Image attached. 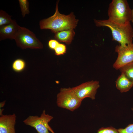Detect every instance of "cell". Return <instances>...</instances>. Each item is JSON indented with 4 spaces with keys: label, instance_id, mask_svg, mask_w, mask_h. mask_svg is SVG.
<instances>
[{
    "label": "cell",
    "instance_id": "1",
    "mask_svg": "<svg viewBox=\"0 0 133 133\" xmlns=\"http://www.w3.org/2000/svg\"><path fill=\"white\" fill-rule=\"evenodd\" d=\"M59 2V0L57 1L55 11L54 15L40 21L39 24L41 29H49L55 33L64 30L75 28L78 20L75 18L73 12L67 15L60 14L58 10Z\"/></svg>",
    "mask_w": 133,
    "mask_h": 133
},
{
    "label": "cell",
    "instance_id": "2",
    "mask_svg": "<svg viewBox=\"0 0 133 133\" xmlns=\"http://www.w3.org/2000/svg\"><path fill=\"white\" fill-rule=\"evenodd\" d=\"M98 27H106L111 30L112 40L118 42L120 45L125 46L133 43V29L131 23L126 24L116 23L108 19H94Z\"/></svg>",
    "mask_w": 133,
    "mask_h": 133
},
{
    "label": "cell",
    "instance_id": "3",
    "mask_svg": "<svg viewBox=\"0 0 133 133\" xmlns=\"http://www.w3.org/2000/svg\"><path fill=\"white\" fill-rule=\"evenodd\" d=\"M131 10L126 0H113L108 11V19L121 24L130 23Z\"/></svg>",
    "mask_w": 133,
    "mask_h": 133
},
{
    "label": "cell",
    "instance_id": "4",
    "mask_svg": "<svg viewBox=\"0 0 133 133\" xmlns=\"http://www.w3.org/2000/svg\"><path fill=\"white\" fill-rule=\"evenodd\" d=\"M17 45L22 49H40L43 45L34 33L29 29L19 26L14 38Z\"/></svg>",
    "mask_w": 133,
    "mask_h": 133
},
{
    "label": "cell",
    "instance_id": "5",
    "mask_svg": "<svg viewBox=\"0 0 133 133\" xmlns=\"http://www.w3.org/2000/svg\"><path fill=\"white\" fill-rule=\"evenodd\" d=\"M82 101L77 97L72 88H61L57 96L59 107L73 111L80 106Z\"/></svg>",
    "mask_w": 133,
    "mask_h": 133
},
{
    "label": "cell",
    "instance_id": "6",
    "mask_svg": "<svg viewBox=\"0 0 133 133\" xmlns=\"http://www.w3.org/2000/svg\"><path fill=\"white\" fill-rule=\"evenodd\" d=\"M53 117L46 114L45 110L43 111L41 116H30L23 122L26 125L34 128L38 133H55L49 125V123Z\"/></svg>",
    "mask_w": 133,
    "mask_h": 133
},
{
    "label": "cell",
    "instance_id": "7",
    "mask_svg": "<svg viewBox=\"0 0 133 133\" xmlns=\"http://www.w3.org/2000/svg\"><path fill=\"white\" fill-rule=\"evenodd\" d=\"M100 87L98 81L92 80L83 83L72 88L77 97L82 101L87 98L94 100L97 90Z\"/></svg>",
    "mask_w": 133,
    "mask_h": 133
},
{
    "label": "cell",
    "instance_id": "8",
    "mask_svg": "<svg viewBox=\"0 0 133 133\" xmlns=\"http://www.w3.org/2000/svg\"><path fill=\"white\" fill-rule=\"evenodd\" d=\"M115 51L118 56L113 67L118 70L128 64L133 62V43L125 46H116Z\"/></svg>",
    "mask_w": 133,
    "mask_h": 133
},
{
    "label": "cell",
    "instance_id": "9",
    "mask_svg": "<svg viewBox=\"0 0 133 133\" xmlns=\"http://www.w3.org/2000/svg\"><path fill=\"white\" fill-rule=\"evenodd\" d=\"M16 120L15 114L1 115L0 117V133H16Z\"/></svg>",
    "mask_w": 133,
    "mask_h": 133
},
{
    "label": "cell",
    "instance_id": "10",
    "mask_svg": "<svg viewBox=\"0 0 133 133\" xmlns=\"http://www.w3.org/2000/svg\"><path fill=\"white\" fill-rule=\"evenodd\" d=\"M19 26L15 20L11 23L0 27V41L6 39H14Z\"/></svg>",
    "mask_w": 133,
    "mask_h": 133
},
{
    "label": "cell",
    "instance_id": "11",
    "mask_svg": "<svg viewBox=\"0 0 133 133\" xmlns=\"http://www.w3.org/2000/svg\"><path fill=\"white\" fill-rule=\"evenodd\" d=\"M117 88L121 92L129 91L133 86V82L130 80L123 74L121 73L116 81Z\"/></svg>",
    "mask_w": 133,
    "mask_h": 133
},
{
    "label": "cell",
    "instance_id": "12",
    "mask_svg": "<svg viewBox=\"0 0 133 133\" xmlns=\"http://www.w3.org/2000/svg\"><path fill=\"white\" fill-rule=\"evenodd\" d=\"M54 33V37L57 40L69 45L71 43L75 33L73 29H70Z\"/></svg>",
    "mask_w": 133,
    "mask_h": 133
},
{
    "label": "cell",
    "instance_id": "13",
    "mask_svg": "<svg viewBox=\"0 0 133 133\" xmlns=\"http://www.w3.org/2000/svg\"><path fill=\"white\" fill-rule=\"evenodd\" d=\"M119 70L121 73L124 74L130 80L133 82V62L123 66Z\"/></svg>",
    "mask_w": 133,
    "mask_h": 133
},
{
    "label": "cell",
    "instance_id": "14",
    "mask_svg": "<svg viewBox=\"0 0 133 133\" xmlns=\"http://www.w3.org/2000/svg\"><path fill=\"white\" fill-rule=\"evenodd\" d=\"M13 20L11 19V16L5 12L0 10V27L11 23Z\"/></svg>",
    "mask_w": 133,
    "mask_h": 133
},
{
    "label": "cell",
    "instance_id": "15",
    "mask_svg": "<svg viewBox=\"0 0 133 133\" xmlns=\"http://www.w3.org/2000/svg\"><path fill=\"white\" fill-rule=\"evenodd\" d=\"M26 63L24 61L21 59H17L13 62L12 68L15 71L19 72L22 71L25 68Z\"/></svg>",
    "mask_w": 133,
    "mask_h": 133
},
{
    "label": "cell",
    "instance_id": "16",
    "mask_svg": "<svg viewBox=\"0 0 133 133\" xmlns=\"http://www.w3.org/2000/svg\"><path fill=\"white\" fill-rule=\"evenodd\" d=\"M18 1L22 16L24 17L30 13L29 1L27 0H19Z\"/></svg>",
    "mask_w": 133,
    "mask_h": 133
},
{
    "label": "cell",
    "instance_id": "17",
    "mask_svg": "<svg viewBox=\"0 0 133 133\" xmlns=\"http://www.w3.org/2000/svg\"><path fill=\"white\" fill-rule=\"evenodd\" d=\"M54 50L55 54L59 56L64 54L66 52V48L64 44L59 43Z\"/></svg>",
    "mask_w": 133,
    "mask_h": 133
},
{
    "label": "cell",
    "instance_id": "18",
    "mask_svg": "<svg viewBox=\"0 0 133 133\" xmlns=\"http://www.w3.org/2000/svg\"><path fill=\"white\" fill-rule=\"evenodd\" d=\"M97 133H119L117 129L112 127H102L99 129Z\"/></svg>",
    "mask_w": 133,
    "mask_h": 133
},
{
    "label": "cell",
    "instance_id": "19",
    "mask_svg": "<svg viewBox=\"0 0 133 133\" xmlns=\"http://www.w3.org/2000/svg\"><path fill=\"white\" fill-rule=\"evenodd\" d=\"M117 130L119 133H133V124H130L125 128Z\"/></svg>",
    "mask_w": 133,
    "mask_h": 133
},
{
    "label": "cell",
    "instance_id": "20",
    "mask_svg": "<svg viewBox=\"0 0 133 133\" xmlns=\"http://www.w3.org/2000/svg\"><path fill=\"white\" fill-rule=\"evenodd\" d=\"M59 43L57 40L51 39L49 41L48 45L50 49L54 50Z\"/></svg>",
    "mask_w": 133,
    "mask_h": 133
},
{
    "label": "cell",
    "instance_id": "21",
    "mask_svg": "<svg viewBox=\"0 0 133 133\" xmlns=\"http://www.w3.org/2000/svg\"><path fill=\"white\" fill-rule=\"evenodd\" d=\"M131 21L133 23V8L131 10Z\"/></svg>",
    "mask_w": 133,
    "mask_h": 133
}]
</instances>
